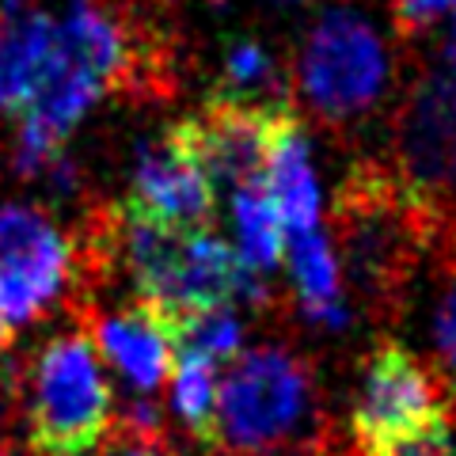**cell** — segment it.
<instances>
[{
	"instance_id": "cell-1",
	"label": "cell",
	"mask_w": 456,
	"mask_h": 456,
	"mask_svg": "<svg viewBox=\"0 0 456 456\" xmlns=\"http://www.w3.org/2000/svg\"><path fill=\"white\" fill-rule=\"evenodd\" d=\"M27 441L38 456H92L110 434L114 403L88 331H61L23 377Z\"/></svg>"
},
{
	"instance_id": "cell-2",
	"label": "cell",
	"mask_w": 456,
	"mask_h": 456,
	"mask_svg": "<svg viewBox=\"0 0 456 456\" xmlns=\"http://www.w3.org/2000/svg\"><path fill=\"white\" fill-rule=\"evenodd\" d=\"M312 369L281 346H255L240 354L221 380L217 445L248 456L274 452L301 437L312 415Z\"/></svg>"
},
{
	"instance_id": "cell-3",
	"label": "cell",
	"mask_w": 456,
	"mask_h": 456,
	"mask_svg": "<svg viewBox=\"0 0 456 456\" xmlns=\"http://www.w3.org/2000/svg\"><path fill=\"white\" fill-rule=\"evenodd\" d=\"M392 80V50L369 12L331 4L301 46V95L323 122H350L373 110Z\"/></svg>"
},
{
	"instance_id": "cell-4",
	"label": "cell",
	"mask_w": 456,
	"mask_h": 456,
	"mask_svg": "<svg viewBox=\"0 0 456 456\" xmlns=\"http://www.w3.org/2000/svg\"><path fill=\"white\" fill-rule=\"evenodd\" d=\"M419 202L395 191V183L377 171H358L342 187L338 198V228H342V255L350 274L365 289L392 293L403 281L411 255L422 236Z\"/></svg>"
},
{
	"instance_id": "cell-5",
	"label": "cell",
	"mask_w": 456,
	"mask_h": 456,
	"mask_svg": "<svg viewBox=\"0 0 456 456\" xmlns=\"http://www.w3.org/2000/svg\"><path fill=\"white\" fill-rule=\"evenodd\" d=\"M441 419H449L441 380L411 350L384 342L365 365L354 403V437L362 456H377L392 441L419 434Z\"/></svg>"
},
{
	"instance_id": "cell-6",
	"label": "cell",
	"mask_w": 456,
	"mask_h": 456,
	"mask_svg": "<svg viewBox=\"0 0 456 456\" xmlns=\"http://www.w3.org/2000/svg\"><path fill=\"white\" fill-rule=\"evenodd\" d=\"M134 217L171 228V232H213L217 187L198 164L183 118L156 141L141 145L134 167V191L126 198Z\"/></svg>"
},
{
	"instance_id": "cell-7",
	"label": "cell",
	"mask_w": 456,
	"mask_h": 456,
	"mask_svg": "<svg viewBox=\"0 0 456 456\" xmlns=\"http://www.w3.org/2000/svg\"><path fill=\"white\" fill-rule=\"evenodd\" d=\"M73 244L35 206H0V320H35L65 285Z\"/></svg>"
},
{
	"instance_id": "cell-8",
	"label": "cell",
	"mask_w": 456,
	"mask_h": 456,
	"mask_svg": "<svg viewBox=\"0 0 456 456\" xmlns=\"http://www.w3.org/2000/svg\"><path fill=\"white\" fill-rule=\"evenodd\" d=\"M399 171L415 194L445 198L456 191V69L426 77L407 99L395 134Z\"/></svg>"
},
{
	"instance_id": "cell-9",
	"label": "cell",
	"mask_w": 456,
	"mask_h": 456,
	"mask_svg": "<svg viewBox=\"0 0 456 456\" xmlns=\"http://www.w3.org/2000/svg\"><path fill=\"white\" fill-rule=\"evenodd\" d=\"M285 114L289 110H255V107L209 99L202 114L183 118V126H187L198 164L206 167L209 183L236 194L259 187L266 179L270 141H274V130Z\"/></svg>"
},
{
	"instance_id": "cell-10",
	"label": "cell",
	"mask_w": 456,
	"mask_h": 456,
	"mask_svg": "<svg viewBox=\"0 0 456 456\" xmlns=\"http://www.w3.org/2000/svg\"><path fill=\"white\" fill-rule=\"evenodd\" d=\"M92 335L107 362L130 380V388L152 395L160 380L175 369V320L152 301L134 297L126 308L99 316Z\"/></svg>"
},
{
	"instance_id": "cell-11",
	"label": "cell",
	"mask_w": 456,
	"mask_h": 456,
	"mask_svg": "<svg viewBox=\"0 0 456 456\" xmlns=\"http://www.w3.org/2000/svg\"><path fill=\"white\" fill-rule=\"evenodd\" d=\"M57 42V23L23 0H0V110L23 118Z\"/></svg>"
},
{
	"instance_id": "cell-12",
	"label": "cell",
	"mask_w": 456,
	"mask_h": 456,
	"mask_svg": "<svg viewBox=\"0 0 456 456\" xmlns=\"http://www.w3.org/2000/svg\"><path fill=\"white\" fill-rule=\"evenodd\" d=\"M263 187L270 194V202L278 206L289 232L320 228V183H316V167H312V156H308L305 130L293 114H285L278 122L274 141H270Z\"/></svg>"
},
{
	"instance_id": "cell-13",
	"label": "cell",
	"mask_w": 456,
	"mask_h": 456,
	"mask_svg": "<svg viewBox=\"0 0 456 456\" xmlns=\"http://www.w3.org/2000/svg\"><path fill=\"white\" fill-rule=\"evenodd\" d=\"M289 270L301 293L305 316L323 327H346L350 312L342 305V278H338V255L320 228L289 236Z\"/></svg>"
},
{
	"instance_id": "cell-14",
	"label": "cell",
	"mask_w": 456,
	"mask_h": 456,
	"mask_svg": "<svg viewBox=\"0 0 456 456\" xmlns=\"http://www.w3.org/2000/svg\"><path fill=\"white\" fill-rule=\"evenodd\" d=\"M209 99L236 103V107H255V110H289L285 107V80H281L274 53L263 50L251 38H240L224 46L221 80Z\"/></svg>"
},
{
	"instance_id": "cell-15",
	"label": "cell",
	"mask_w": 456,
	"mask_h": 456,
	"mask_svg": "<svg viewBox=\"0 0 456 456\" xmlns=\"http://www.w3.org/2000/svg\"><path fill=\"white\" fill-rule=\"evenodd\" d=\"M232 224L240 236V259L259 274H270L285 255V221L263 183L232 194Z\"/></svg>"
},
{
	"instance_id": "cell-16",
	"label": "cell",
	"mask_w": 456,
	"mask_h": 456,
	"mask_svg": "<svg viewBox=\"0 0 456 456\" xmlns=\"http://www.w3.org/2000/svg\"><path fill=\"white\" fill-rule=\"evenodd\" d=\"M217 399L221 380L217 365L194 354H175V373H171V407L183 426L206 445H217Z\"/></svg>"
},
{
	"instance_id": "cell-17",
	"label": "cell",
	"mask_w": 456,
	"mask_h": 456,
	"mask_svg": "<svg viewBox=\"0 0 456 456\" xmlns=\"http://www.w3.org/2000/svg\"><path fill=\"white\" fill-rule=\"evenodd\" d=\"M240 342H244V327L232 308H206L175 320V354H194L221 365L240 358Z\"/></svg>"
},
{
	"instance_id": "cell-18",
	"label": "cell",
	"mask_w": 456,
	"mask_h": 456,
	"mask_svg": "<svg viewBox=\"0 0 456 456\" xmlns=\"http://www.w3.org/2000/svg\"><path fill=\"white\" fill-rule=\"evenodd\" d=\"M377 456H452V426H449V419H441L419 434L392 441V445L380 449Z\"/></svg>"
},
{
	"instance_id": "cell-19",
	"label": "cell",
	"mask_w": 456,
	"mask_h": 456,
	"mask_svg": "<svg viewBox=\"0 0 456 456\" xmlns=\"http://www.w3.org/2000/svg\"><path fill=\"white\" fill-rule=\"evenodd\" d=\"M434 342H437V358L441 369L456 392V285H449V293L441 297L437 316H434Z\"/></svg>"
},
{
	"instance_id": "cell-20",
	"label": "cell",
	"mask_w": 456,
	"mask_h": 456,
	"mask_svg": "<svg viewBox=\"0 0 456 456\" xmlns=\"http://www.w3.org/2000/svg\"><path fill=\"white\" fill-rule=\"evenodd\" d=\"M395 20L403 27H430L441 16H452L456 0H392Z\"/></svg>"
},
{
	"instance_id": "cell-21",
	"label": "cell",
	"mask_w": 456,
	"mask_h": 456,
	"mask_svg": "<svg viewBox=\"0 0 456 456\" xmlns=\"http://www.w3.org/2000/svg\"><path fill=\"white\" fill-rule=\"evenodd\" d=\"M445 57H449V69H456V12H452V27H449V46H445Z\"/></svg>"
},
{
	"instance_id": "cell-22",
	"label": "cell",
	"mask_w": 456,
	"mask_h": 456,
	"mask_svg": "<svg viewBox=\"0 0 456 456\" xmlns=\"http://www.w3.org/2000/svg\"><path fill=\"white\" fill-rule=\"evenodd\" d=\"M8 342H12V327H8L4 320H0V354L8 350Z\"/></svg>"
},
{
	"instance_id": "cell-23",
	"label": "cell",
	"mask_w": 456,
	"mask_h": 456,
	"mask_svg": "<svg viewBox=\"0 0 456 456\" xmlns=\"http://www.w3.org/2000/svg\"><path fill=\"white\" fill-rule=\"evenodd\" d=\"M0 456H8V452H4V449H0Z\"/></svg>"
}]
</instances>
